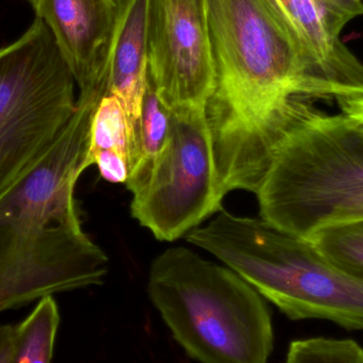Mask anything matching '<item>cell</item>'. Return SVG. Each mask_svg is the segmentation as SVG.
I'll return each mask as SVG.
<instances>
[{"instance_id":"6da1fadb","label":"cell","mask_w":363,"mask_h":363,"mask_svg":"<svg viewBox=\"0 0 363 363\" xmlns=\"http://www.w3.org/2000/svg\"><path fill=\"white\" fill-rule=\"evenodd\" d=\"M213 87L205 116L218 187L256 194L313 100L342 99L279 0H205Z\"/></svg>"},{"instance_id":"8fae6325","label":"cell","mask_w":363,"mask_h":363,"mask_svg":"<svg viewBox=\"0 0 363 363\" xmlns=\"http://www.w3.org/2000/svg\"><path fill=\"white\" fill-rule=\"evenodd\" d=\"M279 1L338 87L342 99L363 97V63L340 38L349 19L322 0Z\"/></svg>"},{"instance_id":"ac0fdd59","label":"cell","mask_w":363,"mask_h":363,"mask_svg":"<svg viewBox=\"0 0 363 363\" xmlns=\"http://www.w3.org/2000/svg\"><path fill=\"white\" fill-rule=\"evenodd\" d=\"M342 113L363 138V97L349 98L337 101Z\"/></svg>"},{"instance_id":"d6986e66","label":"cell","mask_w":363,"mask_h":363,"mask_svg":"<svg viewBox=\"0 0 363 363\" xmlns=\"http://www.w3.org/2000/svg\"><path fill=\"white\" fill-rule=\"evenodd\" d=\"M328 4L333 10L349 19L363 15V0H322Z\"/></svg>"},{"instance_id":"2e32d148","label":"cell","mask_w":363,"mask_h":363,"mask_svg":"<svg viewBox=\"0 0 363 363\" xmlns=\"http://www.w3.org/2000/svg\"><path fill=\"white\" fill-rule=\"evenodd\" d=\"M285 363H363V349L350 339H301L290 343Z\"/></svg>"},{"instance_id":"30bf717a","label":"cell","mask_w":363,"mask_h":363,"mask_svg":"<svg viewBox=\"0 0 363 363\" xmlns=\"http://www.w3.org/2000/svg\"><path fill=\"white\" fill-rule=\"evenodd\" d=\"M116 1V23L106 66V95L121 100L136 136L148 82L147 0Z\"/></svg>"},{"instance_id":"7c38bea8","label":"cell","mask_w":363,"mask_h":363,"mask_svg":"<svg viewBox=\"0 0 363 363\" xmlns=\"http://www.w3.org/2000/svg\"><path fill=\"white\" fill-rule=\"evenodd\" d=\"M172 113L160 101L155 85L149 78L136 128L135 147L130 166L128 189L140 191L148 181L153 166L169 136Z\"/></svg>"},{"instance_id":"e0dca14e","label":"cell","mask_w":363,"mask_h":363,"mask_svg":"<svg viewBox=\"0 0 363 363\" xmlns=\"http://www.w3.org/2000/svg\"><path fill=\"white\" fill-rule=\"evenodd\" d=\"M93 165L99 169L106 182L125 184L129 178L130 166L127 157L115 151H100L94 157Z\"/></svg>"},{"instance_id":"4fadbf2b","label":"cell","mask_w":363,"mask_h":363,"mask_svg":"<svg viewBox=\"0 0 363 363\" xmlns=\"http://www.w3.org/2000/svg\"><path fill=\"white\" fill-rule=\"evenodd\" d=\"M59 325L55 298H40L27 319L15 328L10 363H51Z\"/></svg>"},{"instance_id":"52a82bcc","label":"cell","mask_w":363,"mask_h":363,"mask_svg":"<svg viewBox=\"0 0 363 363\" xmlns=\"http://www.w3.org/2000/svg\"><path fill=\"white\" fill-rule=\"evenodd\" d=\"M167 143L146 185L133 194L131 213L162 241L186 236L223 211L204 108L172 111Z\"/></svg>"},{"instance_id":"9a60e30c","label":"cell","mask_w":363,"mask_h":363,"mask_svg":"<svg viewBox=\"0 0 363 363\" xmlns=\"http://www.w3.org/2000/svg\"><path fill=\"white\" fill-rule=\"evenodd\" d=\"M306 240L337 268L363 279V220L322 228Z\"/></svg>"},{"instance_id":"5b68a950","label":"cell","mask_w":363,"mask_h":363,"mask_svg":"<svg viewBox=\"0 0 363 363\" xmlns=\"http://www.w3.org/2000/svg\"><path fill=\"white\" fill-rule=\"evenodd\" d=\"M259 217L307 239L363 220V138L342 114L315 110L281 143L256 192Z\"/></svg>"},{"instance_id":"7a4b0ae2","label":"cell","mask_w":363,"mask_h":363,"mask_svg":"<svg viewBox=\"0 0 363 363\" xmlns=\"http://www.w3.org/2000/svg\"><path fill=\"white\" fill-rule=\"evenodd\" d=\"M104 96L80 93L55 144L0 191V313L101 285L108 274V256L82 230L74 201Z\"/></svg>"},{"instance_id":"277c9868","label":"cell","mask_w":363,"mask_h":363,"mask_svg":"<svg viewBox=\"0 0 363 363\" xmlns=\"http://www.w3.org/2000/svg\"><path fill=\"white\" fill-rule=\"evenodd\" d=\"M149 298L174 340L199 363H268L274 347L264 298L234 271L169 247L149 270Z\"/></svg>"},{"instance_id":"8992f818","label":"cell","mask_w":363,"mask_h":363,"mask_svg":"<svg viewBox=\"0 0 363 363\" xmlns=\"http://www.w3.org/2000/svg\"><path fill=\"white\" fill-rule=\"evenodd\" d=\"M74 76L35 17L0 48V191L55 144L77 108Z\"/></svg>"},{"instance_id":"5bb4252c","label":"cell","mask_w":363,"mask_h":363,"mask_svg":"<svg viewBox=\"0 0 363 363\" xmlns=\"http://www.w3.org/2000/svg\"><path fill=\"white\" fill-rule=\"evenodd\" d=\"M134 146L135 136L121 100L115 96H104L91 121L87 166H93L94 157L98 152L106 150L121 153L131 166Z\"/></svg>"},{"instance_id":"ffe728a7","label":"cell","mask_w":363,"mask_h":363,"mask_svg":"<svg viewBox=\"0 0 363 363\" xmlns=\"http://www.w3.org/2000/svg\"><path fill=\"white\" fill-rule=\"evenodd\" d=\"M15 328L0 325V363H10L14 341Z\"/></svg>"},{"instance_id":"ba28073f","label":"cell","mask_w":363,"mask_h":363,"mask_svg":"<svg viewBox=\"0 0 363 363\" xmlns=\"http://www.w3.org/2000/svg\"><path fill=\"white\" fill-rule=\"evenodd\" d=\"M148 76L167 110L204 108L213 87L205 0H147Z\"/></svg>"},{"instance_id":"9c48e42d","label":"cell","mask_w":363,"mask_h":363,"mask_svg":"<svg viewBox=\"0 0 363 363\" xmlns=\"http://www.w3.org/2000/svg\"><path fill=\"white\" fill-rule=\"evenodd\" d=\"M50 30L80 93L106 87L116 0H28Z\"/></svg>"},{"instance_id":"3957f363","label":"cell","mask_w":363,"mask_h":363,"mask_svg":"<svg viewBox=\"0 0 363 363\" xmlns=\"http://www.w3.org/2000/svg\"><path fill=\"white\" fill-rule=\"evenodd\" d=\"M290 320L321 319L363 330V279L328 262L306 239L259 218L221 211L186 235Z\"/></svg>"}]
</instances>
